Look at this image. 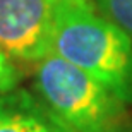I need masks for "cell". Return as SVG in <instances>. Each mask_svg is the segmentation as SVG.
<instances>
[{
    "label": "cell",
    "mask_w": 132,
    "mask_h": 132,
    "mask_svg": "<svg viewBox=\"0 0 132 132\" xmlns=\"http://www.w3.org/2000/svg\"><path fill=\"white\" fill-rule=\"evenodd\" d=\"M52 53L79 67L132 103V39L96 12L91 0L55 4Z\"/></svg>",
    "instance_id": "1"
},
{
    "label": "cell",
    "mask_w": 132,
    "mask_h": 132,
    "mask_svg": "<svg viewBox=\"0 0 132 132\" xmlns=\"http://www.w3.org/2000/svg\"><path fill=\"white\" fill-rule=\"evenodd\" d=\"M34 88L76 132H132L127 103L59 55L39 60Z\"/></svg>",
    "instance_id": "2"
},
{
    "label": "cell",
    "mask_w": 132,
    "mask_h": 132,
    "mask_svg": "<svg viewBox=\"0 0 132 132\" xmlns=\"http://www.w3.org/2000/svg\"><path fill=\"white\" fill-rule=\"evenodd\" d=\"M55 0H0V50L19 60H43L53 48Z\"/></svg>",
    "instance_id": "3"
},
{
    "label": "cell",
    "mask_w": 132,
    "mask_h": 132,
    "mask_svg": "<svg viewBox=\"0 0 132 132\" xmlns=\"http://www.w3.org/2000/svg\"><path fill=\"white\" fill-rule=\"evenodd\" d=\"M0 132H76L41 96L0 91Z\"/></svg>",
    "instance_id": "4"
},
{
    "label": "cell",
    "mask_w": 132,
    "mask_h": 132,
    "mask_svg": "<svg viewBox=\"0 0 132 132\" xmlns=\"http://www.w3.org/2000/svg\"><path fill=\"white\" fill-rule=\"evenodd\" d=\"M94 9L132 39V0H91Z\"/></svg>",
    "instance_id": "5"
},
{
    "label": "cell",
    "mask_w": 132,
    "mask_h": 132,
    "mask_svg": "<svg viewBox=\"0 0 132 132\" xmlns=\"http://www.w3.org/2000/svg\"><path fill=\"white\" fill-rule=\"evenodd\" d=\"M15 84V70L10 65L7 55L0 50V91L12 89Z\"/></svg>",
    "instance_id": "6"
},
{
    "label": "cell",
    "mask_w": 132,
    "mask_h": 132,
    "mask_svg": "<svg viewBox=\"0 0 132 132\" xmlns=\"http://www.w3.org/2000/svg\"><path fill=\"white\" fill-rule=\"evenodd\" d=\"M55 2H60V0H55Z\"/></svg>",
    "instance_id": "7"
}]
</instances>
